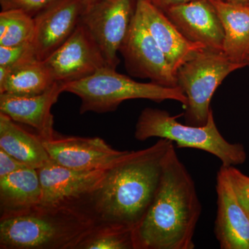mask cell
Masks as SVG:
<instances>
[{
    "label": "cell",
    "instance_id": "6da1fadb",
    "mask_svg": "<svg viewBox=\"0 0 249 249\" xmlns=\"http://www.w3.org/2000/svg\"><path fill=\"white\" fill-rule=\"evenodd\" d=\"M173 145L170 141L160 139L147 148L127 152L106 169L102 181L81 209L95 224L134 230L155 198Z\"/></svg>",
    "mask_w": 249,
    "mask_h": 249
},
{
    "label": "cell",
    "instance_id": "7a4b0ae2",
    "mask_svg": "<svg viewBox=\"0 0 249 249\" xmlns=\"http://www.w3.org/2000/svg\"><path fill=\"white\" fill-rule=\"evenodd\" d=\"M201 210L196 183L174 145L155 198L134 230L135 249H194Z\"/></svg>",
    "mask_w": 249,
    "mask_h": 249
},
{
    "label": "cell",
    "instance_id": "3957f363",
    "mask_svg": "<svg viewBox=\"0 0 249 249\" xmlns=\"http://www.w3.org/2000/svg\"><path fill=\"white\" fill-rule=\"evenodd\" d=\"M94 225L79 208H39L0 219V249H76Z\"/></svg>",
    "mask_w": 249,
    "mask_h": 249
},
{
    "label": "cell",
    "instance_id": "277c9868",
    "mask_svg": "<svg viewBox=\"0 0 249 249\" xmlns=\"http://www.w3.org/2000/svg\"><path fill=\"white\" fill-rule=\"evenodd\" d=\"M182 114L173 116L165 110L145 108L136 124L134 137L140 142L157 137L169 140L180 148L203 150L219 159L223 166H236L245 163V147L224 138L216 125L213 109L206 124L201 126L178 122V118Z\"/></svg>",
    "mask_w": 249,
    "mask_h": 249
},
{
    "label": "cell",
    "instance_id": "5b68a950",
    "mask_svg": "<svg viewBox=\"0 0 249 249\" xmlns=\"http://www.w3.org/2000/svg\"><path fill=\"white\" fill-rule=\"evenodd\" d=\"M65 91L80 98V113L97 114L114 111L124 101L146 99L156 103L167 100L186 105L187 98L179 87L168 88L152 83H139L115 69L106 67L91 76L65 85Z\"/></svg>",
    "mask_w": 249,
    "mask_h": 249
},
{
    "label": "cell",
    "instance_id": "8992f818",
    "mask_svg": "<svg viewBox=\"0 0 249 249\" xmlns=\"http://www.w3.org/2000/svg\"><path fill=\"white\" fill-rule=\"evenodd\" d=\"M245 64L235 63L224 52L205 49L185 62L176 73L178 87L185 93V123L204 125L212 108L211 101L216 89L232 72L244 68Z\"/></svg>",
    "mask_w": 249,
    "mask_h": 249
},
{
    "label": "cell",
    "instance_id": "52a82bcc",
    "mask_svg": "<svg viewBox=\"0 0 249 249\" xmlns=\"http://www.w3.org/2000/svg\"><path fill=\"white\" fill-rule=\"evenodd\" d=\"M119 52L131 76L149 79L160 86L178 87L176 74L136 9Z\"/></svg>",
    "mask_w": 249,
    "mask_h": 249
},
{
    "label": "cell",
    "instance_id": "ba28073f",
    "mask_svg": "<svg viewBox=\"0 0 249 249\" xmlns=\"http://www.w3.org/2000/svg\"><path fill=\"white\" fill-rule=\"evenodd\" d=\"M136 0H103L85 11L81 23L101 51L107 66L120 63L118 53L135 13Z\"/></svg>",
    "mask_w": 249,
    "mask_h": 249
},
{
    "label": "cell",
    "instance_id": "9c48e42d",
    "mask_svg": "<svg viewBox=\"0 0 249 249\" xmlns=\"http://www.w3.org/2000/svg\"><path fill=\"white\" fill-rule=\"evenodd\" d=\"M106 170H73L50 162L37 169L42 190L40 208L81 209L102 181Z\"/></svg>",
    "mask_w": 249,
    "mask_h": 249
},
{
    "label": "cell",
    "instance_id": "30bf717a",
    "mask_svg": "<svg viewBox=\"0 0 249 249\" xmlns=\"http://www.w3.org/2000/svg\"><path fill=\"white\" fill-rule=\"evenodd\" d=\"M43 61L55 81L65 85L108 67L98 46L81 23L70 38Z\"/></svg>",
    "mask_w": 249,
    "mask_h": 249
},
{
    "label": "cell",
    "instance_id": "8fae6325",
    "mask_svg": "<svg viewBox=\"0 0 249 249\" xmlns=\"http://www.w3.org/2000/svg\"><path fill=\"white\" fill-rule=\"evenodd\" d=\"M54 163L77 170H106L127 155L98 137L57 136L43 141Z\"/></svg>",
    "mask_w": 249,
    "mask_h": 249
},
{
    "label": "cell",
    "instance_id": "7c38bea8",
    "mask_svg": "<svg viewBox=\"0 0 249 249\" xmlns=\"http://www.w3.org/2000/svg\"><path fill=\"white\" fill-rule=\"evenodd\" d=\"M85 11L81 0H55L36 15L33 45L38 60H45L70 38Z\"/></svg>",
    "mask_w": 249,
    "mask_h": 249
},
{
    "label": "cell",
    "instance_id": "4fadbf2b",
    "mask_svg": "<svg viewBox=\"0 0 249 249\" xmlns=\"http://www.w3.org/2000/svg\"><path fill=\"white\" fill-rule=\"evenodd\" d=\"M217 217L214 232L222 249H249V214L232 189L224 166L216 178Z\"/></svg>",
    "mask_w": 249,
    "mask_h": 249
},
{
    "label": "cell",
    "instance_id": "5bb4252c",
    "mask_svg": "<svg viewBox=\"0 0 249 249\" xmlns=\"http://www.w3.org/2000/svg\"><path fill=\"white\" fill-rule=\"evenodd\" d=\"M164 14L188 40L223 52L224 29L211 0H196L178 5Z\"/></svg>",
    "mask_w": 249,
    "mask_h": 249
},
{
    "label": "cell",
    "instance_id": "9a60e30c",
    "mask_svg": "<svg viewBox=\"0 0 249 249\" xmlns=\"http://www.w3.org/2000/svg\"><path fill=\"white\" fill-rule=\"evenodd\" d=\"M64 91L65 84L56 82L45 92L36 96L0 93V112L15 122L31 126L42 141H48L55 136L52 108Z\"/></svg>",
    "mask_w": 249,
    "mask_h": 249
},
{
    "label": "cell",
    "instance_id": "2e32d148",
    "mask_svg": "<svg viewBox=\"0 0 249 249\" xmlns=\"http://www.w3.org/2000/svg\"><path fill=\"white\" fill-rule=\"evenodd\" d=\"M136 10L147 30L165 54L174 73L203 49L204 45L186 38L166 15L149 0H136Z\"/></svg>",
    "mask_w": 249,
    "mask_h": 249
},
{
    "label": "cell",
    "instance_id": "e0dca14e",
    "mask_svg": "<svg viewBox=\"0 0 249 249\" xmlns=\"http://www.w3.org/2000/svg\"><path fill=\"white\" fill-rule=\"evenodd\" d=\"M42 198V186L37 169L23 168L0 178L1 219L27 214L39 209Z\"/></svg>",
    "mask_w": 249,
    "mask_h": 249
},
{
    "label": "cell",
    "instance_id": "ac0fdd59",
    "mask_svg": "<svg viewBox=\"0 0 249 249\" xmlns=\"http://www.w3.org/2000/svg\"><path fill=\"white\" fill-rule=\"evenodd\" d=\"M0 149L34 169H40L52 161L38 134L28 132L1 112Z\"/></svg>",
    "mask_w": 249,
    "mask_h": 249
},
{
    "label": "cell",
    "instance_id": "d6986e66",
    "mask_svg": "<svg viewBox=\"0 0 249 249\" xmlns=\"http://www.w3.org/2000/svg\"><path fill=\"white\" fill-rule=\"evenodd\" d=\"M211 1L224 29L223 52L232 62L246 65V58L249 52V6L234 4L224 0Z\"/></svg>",
    "mask_w": 249,
    "mask_h": 249
},
{
    "label": "cell",
    "instance_id": "ffe728a7",
    "mask_svg": "<svg viewBox=\"0 0 249 249\" xmlns=\"http://www.w3.org/2000/svg\"><path fill=\"white\" fill-rule=\"evenodd\" d=\"M6 68L9 74L0 84V93L19 96H36L45 92L56 83L42 60H33Z\"/></svg>",
    "mask_w": 249,
    "mask_h": 249
},
{
    "label": "cell",
    "instance_id": "44dd1931",
    "mask_svg": "<svg viewBox=\"0 0 249 249\" xmlns=\"http://www.w3.org/2000/svg\"><path fill=\"white\" fill-rule=\"evenodd\" d=\"M34 18L20 10H5L0 14V46L15 47L33 44Z\"/></svg>",
    "mask_w": 249,
    "mask_h": 249
},
{
    "label": "cell",
    "instance_id": "7402d4cb",
    "mask_svg": "<svg viewBox=\"0 0 249 249\" xmlns=\"http://www.w3.org/2000/svg\"><path fill=\"white\" fill-rule=\"evenodd\" d=\"M134 230L108 224H95L76 249H135Z\"/></svg>",
    "mask_w": 249,
    "mask_h": 249
},
{
    "label": "cell",
    "instance_id": "603a6c76",
    "mask_svg": "<svg viewBox=\"0 0 249 249\" xmlns=\"http://www.w3.org/2000/svg\"><path fill=\"white\" fill-rule=\"evenodd\" d=\"M36 60L38 58L33 44L15 47L0 46V67L11 68Z\"/></svg>",
    "mask_w": 249,
    "mask_h": 249
},
{
    "label": "cell",
    "instance_id": "cb8c5ba5",
    "mask_svg": "<svg viewBox=\"0 0 249 249\" xmlns=\"http://www.w3.org/2000/svg\"><path fill=\"white\" fill-rule=\"evenodd\" d=\"M224 168L237 199L249 214V177L237 169L235 166H224Z\"/></svg>",
    "mask_w": 249,
    "mask_h": 249
},
{
    "label": "cell",
    "instance_id": "d4e9b609",
    "mask_svg": "<svg viewBox=\"0 0 249 249\" xmlns=\"http://www.w3.org/2000/svg\"><path fill=\"white\" fill-rule=\"evenodd\" d=\"M55 0H0L2 11L20 10L33 18L43 11Z\"/></svg>",
    "mask_w": 249,
    "mask_h": 249
},
{
    "label": "cell",
    "instance_id": "484cf974",
    "mask_svg": "<svg viewBox=\"0 0 249 249\" xmlns=\"http://www.w3.org/2000/svg\"><path fill=\"white\" fill-rule=\"evenodd\" d=\"M25 168L29 167L0 149V178Z\"/></svg>",
    "mask_w": 249,
    "mask_h": 249
},
{
    "label": "cell",
    "instance_id": "4316f807",
    "mask_svg": "<svg viewBox=\"0 0 249 249\" xmlns=\"http://www.w3.org/2000/svg\"><path fill=\"white\" fill-rule=\"evenodd\" d=\"M157 9L163 11V13L167 10L173 8L174 6H178L196 0H149Z\"/></svg>",
    "mask_w": 249,
    "mask_h": 249
},
{
    "label": "cell",
    "instance_id": "83f0119b",
    "mask_svg": "<svg viewBox=\"0 0 249 249\" xmlns=\"http://www.w3.org/2000/svg\"><path fill=\"white\" fill-rule=\"evenodd\" d=\"M101 1H103V0H81L82 3H83L85 6V11L92 7L93 6L98 4V3Z\"/></svg>",
    "mask_w": 249,
    "mask_h": 249
},
{
    "label": "cell",
    "instance_id": "f1b7e54d",
    "mask_svg": "<svg viewBox=\"0 0 249 249\" xmlns=\"http://www.w3.org/2000/svg\"><path fill=\"white\" fill-rule=\"evenodd\" d=\"M227 1L234 4L247 5V0H227Z\"/></svg>",
    "mask_w": 249,
    "mask_h": 249
},
{
    "label": "cell",
    "instance_id": "f546056e",
    "mask_svg": "<svg viewBox=\"0 0 249 249\" xmlns=\"http://www.w3.org/2000/svg\"><path fill=\"white\" fill-rule=\"evenodd\" d=\"M245 63L247 65V66L249 67V52L248 54H247V58H246Z\"/></svg>",
    "mask_w": 249,
    "mask_h": 249
},
{
    "label": "cell",
    "instance_id": "4dcf8cb0",
    "mask_svg": "<svg viewBox=\"0 0 249 249\" xmlns=\"http://www.w3.org/2000/svg\"><path fill=\"white\" fill-rule=\"evenodd\" d=\"M247 5L249 6V0H247Z\"/></svg>",
    "mask_w": 249,
    "mask_h": 249
},
{
    "label": "cell",
    "instance_id": "1f68e13d",
    "mask_svg": "<svg viewBox=\"0 0 249 249\" xmlns=\"http://www.w3.org/2000/svg\"><path fill=\"white\" fill-rule=\"evenodd\" d=\"M224 1H227V0H224Z\"/></svg>",
    "mask_w": 249,
    "mask_h": 249
}]
</instances>
